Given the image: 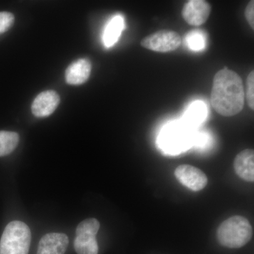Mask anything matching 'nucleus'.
I'll use <instances>...</instances> for the list:
<instances>
[{
  "mask_svg": "<svg viewBox=\"0 0 254 254\" xmlns=\"http://www.w3.org/2000/svg\"><path fill=\"white\" fill-rule=\"evenodd\" d=\"M89 60L79 59L68 66L65 72V79L70 85H81L88 81L91 72Z\"/></svg>",
  "mask_w": 254,
  "mask_h": 254,
  "instance_id": "obj_11",
  "label": "nucleus"
},
{
  "mask_svg": "<svg viewBox=\"0 0 254 254\" xmlns=\"http://www.w3.org/2000/svg\"><path fill=\"white\" fill-rule=\"evenodd\" d=\"M187 43L190 49L200 50L205 47L204 38L199 32H192L187 36Z\"/></svg>",
  "mask_w": 254,
  "mask_h": 254,
  "instance_id": "obj_16",
  "label": "nucleus"
},
{
  "mask_svg": "<svg viewBox=\"0 0 254 254\" xmlns=\"http://www.w3.org/2000/svg\"><path fill=\"white\" fill-rule=\"evenodd\" d=\"M235 172L239 177L246 181H254V152L252 149L242 150L235 158Z\"/></svg>",
  "mask_w": 254,
  "mask_h": 254,
  "instance_id": "obj_12",
  "label": "nucleus"
},
{
  "mask_svg": "<svg viewBox=\"0 0 254 254\" xmlns=\"http://www.w3.org/2000/svg\"><path fill=\"white\" fill-rule=\"evenodd\" d=\"M175 175L180 183L195 191L203 190L208 183L205 173L191 165H180L175 170Z\"/></svg>",
  "mask_w": 254,
  "mask_h": 254,
  "instance_id": "obj_8",
  "label": "nucleus"
},
{
  "mask_svg": "<svg viewBox=\"0 0 254 254\" xmlns=\"http://www.w3.org/2000/svg\"><path fill=\"white\" fill-rule=\"evenodd\" d=\"M124 26L123 18L121 16H115L110 20L109 23L105 28L104 35H103V42L107 48L113 46L118 42Z\"/></svg>",
  "mask_w": 254,
  "mask_h": 254,
  "instance_id": "obj_13",
  "label": "nucleus"
},
{
  "mask_svg": "<svg viewBox=\"0 0 254 254\" xmlns=\"http://www.w3.org/2000/svg\"><path fill=\"white\" fill-rule=\"evenodd\" d=\"M193 138L185 127L171 125L166 127L160 136V147L166 153L177 154L190 148Z\"/></svg>",
  "mask_w": 254,
  "mask_h": 254,
  "instance_id": "obj_5",
  "label": "nucleus"
},
{
  "mask_svg": "<svg viewBox=\"0 0 254 254\" xmlns=\"http://www.w3.org/2000/svg\"><path fill=\"white\" fill-rule=\"evenodd\" d=\"M68 245V238L65 234H47L40 240L37 254H64Z\"/></svg>",
  "mask_w": 254,
  "mask_h": 254,
  "instance_id": "obj_10",
  "label": "nucleus"
},
{
  "mask_svg": "<svg viewBox=\"0 0 254 254\" xmlns=\"http://www.w3.org/2000/svg\"><path fill=\"white\" fill-rule=\"evenodd\" d=\"M207 115L206 107L201 101H196L190 105L185 115V120L190 126H197L204 121Z\"/></svg>",
  "mask_w": 254,
  "mask_h": 254,
  "instance_id": "obj_14",
  "label": "nucleus"
},
{
  "mask_svg": "<svg viewBox=\"0 0 254 254\" xmlns=\"http://www.w3.org/2000/svg\"><path fill=\"white\" fill-rule=\"evenodd\" d=\"M210 102L214 110L222 116L240 113L245 103V86L240 75L227 68L215 73Z\"/></svg>",
  "mask_w": 254,
  "mask_h": 254,
  "instance_id": "obj_1",
  "label": "nucleus"
},
{
  "mask_svg": "<svg viewBox=\"0 0 254 254\" xmlns=\"http://www.w3.org/2000/svg\"><path fill=\"white\" fill-rule=\"evenodd\" d=\"M100 229V222L95 218L86 219L76 227V238L73 242L78 254H98V245L96 235Z\"/></svg>",
  "mask_w": 254,
  "mask_h": 254,
  "instance_id": "obj_4",
  "label": "nucleus"
},
{
  "mask_svg": "<svg viewBox=\"0 0 254 254\" xmlns=\"http://www.w3.org/2000/svg\"><path fill=\"white\" fill-rule=\"evenodd\" d=\"M211 12V6L204 0H190L184 5L182 17L190 26H199L206 22Z\"/></svg>",
  "mask_w": 254,
  "mask_h": 254,
  "instance_id": "obj_7",
  "label": "nucleus"
},
{
  "mask_svg": "<svg viewBox=\"0 0 254 254\" xmlns=\"http://www.w3.org/2000/svg\"><path fill=\"white\" fill-rule=\"evenodd\" d=\"M253 230L245 217L236 215L222 222L217 231L220 245L227 248L238 249L247 245L252 239Z\"/></svg>",
  "mask_w": 254,
  "mask_h": 254,
  "instance_id": "obj_2",
  "label": "nucleus"
},
{
  "mask_svg": "<svg viewBox=\"0 0 254 254\" xmlns=\"http://www.w3.org/2000/svg\"><path fill=\"white\" fill-rule=\"evenodd\" d=\"M182 43V38L177 32L161 30L145 37L141 45L145 49L159 53H168L176 50Z\"/></svg>",
  "mask_w": 254,
  "mask_h": 254,
  "instance_id": "obj_6",
  "label": "nucleus"
},
{
  "mask_svg": "<svg viewBox=\"0 0 254 254\" xmlns=\"http://www.w3.org/2000/svg\"><path fill=\"white\" fill-rule=\"evenodd\" d=\"M14 23V16L11 13L0 12V34L7 31Z\"/></svg>",
  "mask_w": 254,
  "mask_h": 254,
  "instance_id": "obj_18",
  "label": "nucleus"
},
{
  "mask_svg": "<svg viewBox=\"0 0 254 254\" xmlns=\"http://www.w3.org/2000/svg\"><path fill=\"white\" fill-rule=\"evenodd\" d=\"M247 93L245 97L247 98V103L249 107L252 110H254V71H252L249 74L247 80Z\"/></svg>",
  "mask_w": 254,
  "mask_h": 254,
  "instance_id": "obj_17",
  "label": "nucleus"
},
{
  "mask_svg": "<svg viewBox=\"0 0 254 254\" xmlns=\"http://www.w3.org/2000/svg\"><path fill=\"white\" fill-rule=\"evenodd\" d=\"M60 102V95L57 92L51 90L42 92L32 103V113L36 118H47L54 113Z\"/></svg>",
  "mask_w": 254,
  "mask_h": 254,
  "instance_id": "obj_9",
  "label": "nucleus"
},
{
  "mask_svg": "<svg viewBox=\"0 0 254 254\" xmlns=\"http://www.w3.org/2000/svg\"><path fill=\"white\" fill-rule=\"evenodd\" d=\"M245 17L252 29H254V1H250L246 7Z\"/></svg>",
  "mask_w": 254,
  "mask_h": 254,
  "instance_id": "obj_19",
  "label": "nucleus"
},
{
  "mask_svg": "<svg viewBox=\"0 0 254 254\" xmlns=\"http://www.w3.org/2000/svg\"><path fill=\"white\" fill-rule=\"evenodd\" d=\"M19 136L13 131H0V157L12 153L18 144Z\"/></svg>",
  "mask_w": 254,
  "mask_h": 254,
  "instance_id": "obj_15",
  "label": "nucleus"
},
{
  "mask_svg": "<svg viewBox=\"0 0 254 254\" xmlns=\"http://www.w3.org/2000/svg\"><path fill=\"white\" fill-rule=\"evenodd\" d=\"M31 233L24 222L15 220L5 227L0 240V254H28Z\"/></svg>",
  "mask_w": 254,
  "mask_h": 254,
  "instance_id": "obj_3",
  "label": "nucleus"
}]
</instances>
